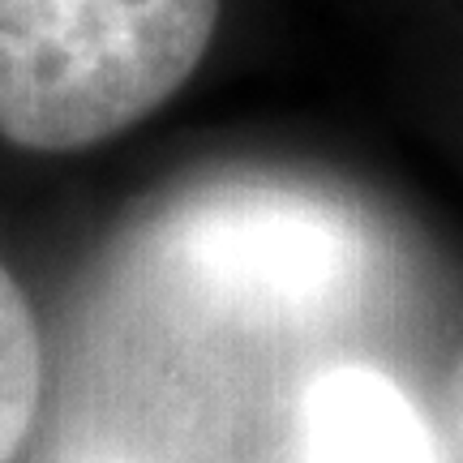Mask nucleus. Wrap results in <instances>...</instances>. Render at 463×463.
Masks as SVG:
<instances>
[{
	"label": "nucleus",
	"mask_w": 463,
	"mask_h": 463,
	"mask_svg": "<svg viewBox=\"0 0 463 463\" xmlns=\"http://www.w3.org/2000/svg\"><path fill=\"white\" fill-rule=\"evenodd\" d=\"M43 391V347L34 309L14 270L0 262V463H14L34 425Z\"/></svg>",
	"instance_id": "4"
},
{
	"label": "nucleus",
	"mask_w": 463,
	"mask_h": 463,
	"mask_svg": "<svg viewBox=\"0 0 463 463\" xmlns=\"http://www.w3.org/2000/svg\"><path fill=\"white\" fill-rule=\"evenodd\" d=\"M215 26L219 0H0V137L99 146L189 82Z\"/></svg>",
	"instance_id": "1"
},
{
	"label": "nucleus",
	"mask_w": 463,
	"mask_h": 463,
	"mask_svg": "<svg viewBox=\"0 0 463 463\" xmlns=\"http://www.w3.org/2000/svg\"><path fill=\"white\" fill-rule=\"evenodd\" d=\"M305 463H442V455L391 378L335 369L305 395Z\"/></svg>",
	"instance_id": "3"
},
{
	"label": "nucleus",
	"mask_w": 463,
	"mask_h": 463,
	"mask_svg": "<svg viewBox=\"0 0 463 463\" xmlns=\"http://www.w3.org/2000/svg\"><path fill=\"white\" fill-rule=\"evenodd\" d=\"M450 420H455V433H459L463 447V347L455 356V369H450Z\"/></svg>",
	"instance_id": "5"
},
{
	"label": "nucleus",
	"mask_w": 463,
	"mask_h": 463,
	"mask_svg": "<svg viewBox=\"0 0 463 463\" xmlns=\"http://www.w3.org/2000/svg\"><path fill=\"white\" fill-rule=\"evenodd\" d=\"M184 253L232 305L300 314L344 292L361 262V241L322 202L253 189L194 211Z\"/></svg>",
	"instance_id": "2"
}]
</instances>
